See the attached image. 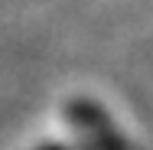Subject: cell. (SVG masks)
Segmentation results:
<instances>
[{
	"label": "cell",
	"mask_w": 153,
	"mask_h": 150,
	"mask_svg": "<svg viewBox=\"0 0 153 150\" xmlns=\"http://www.w3.org/2000/svg\"><path fill=\"white\" fill-rule=\"evenodd\" d=\"M65 121L78 134L85 150H130L114 118L91 98H72L65 104Z\"/></svg>",
	"instance_id": "6da1fadb"
},
{
	"label": "cell",
	"mask_w": 153,
	"mask_h": 150,
	"mask_svg": "<svg viewBox=\"0 0 153 150\" xmlns=\"http://www.w3.org/2000/svg\"><path fill=\"white\" fill-rule=\"evenodd\" d=\"M36 150H75V147H68V144H52V140H46V144H39Z\"/></svg>",
	"instance_id": "7a4b0ae2"
}]
</instances>
